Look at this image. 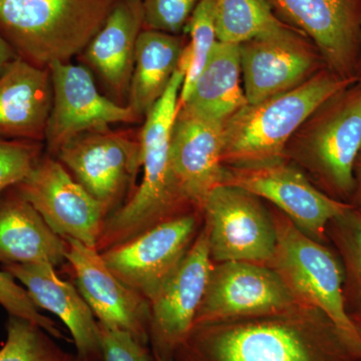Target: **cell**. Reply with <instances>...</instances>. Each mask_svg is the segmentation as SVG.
I'll list each match as a JSON object with an SVG mask.
<instances>
[{"mask_svg":"<svg viewBox=\"0 0 361 361\" xmlns=\"http://www.w3.org/2000/svg\"><path fill=\"white\" fill-rule=\"evenodd\" d=\"M356 78H357L358 80H361V47L360 58H358L357 71H356Z\"/></svg>","mask_w":361,"mask_h":361,"instance_id":"d590c367","label":"cell"},{"mask_svg":"<svg viewBox=\"0 0 361 361\" xmlns=\"http://www.w3.org/2000/svg\"><path fill=\"white\" fill-rule=\"evenodd\" d=\"M326 234L343 267V293L348 312L361 302V213L351 206L330 221Z\"/></svg>","mask_w":361,"mask_h":361,"instance_id":"484cf974","label":"cell"},{"mask_svg":"<svg viewBox=\"0 0 361 361\" xmlns=\"http://www.w3.org/2000/svg\"><path fill=\"white\" fill-rule=\"evenodd\" d=\"M285 25L314 44L329 70L357 80L361 0H268Z\"/></svg>","mask_w":361,"mask_h":361,"instance_id":"5bb4252c","label":"cell"},{"mask_svg":"<svg viewBox=\"0 0 361 361\" xmlns=\"http://www.w3.org/2000/svg\"><path fill=\"white\" fill-rule=\"evenodd\" d=\"M349 317L355 325L356 331L361 337V302L348 311Z\"/></svg>","mask_w":361,"mask_h":361,"instance_id":"e575fe53","label":"cell"},{"mask_svg":"<svg viewBox=\"0 0 361 361\" xmlns=\"http://www.w3.org/2000/svg\"><path fill=\"white\" fill-rule=\"evenodd\" d=\"M68 245L42 219L16 186L0 194V263H49L66 260Z\"/></svg>","mask_w":361,"mask_h":361,"instance_id":"7402d4cb","label":"cell"},{"mask_svg":"<svg viewBox=\"0 0 361 361\" xmlns=\"http://www.w3.org/2000/svg\"><path fill=\"white\" fill-rule=\"evenodd\" d=\"M202 0H142L144 28L180 35Z\"/></svg>","mask_w":361,"mask_h":361,"instance_id":"4dcf8cb0","label":"cell"},{"mask_svg":"<svg viewBox=\"0 0 361 361\" xmlns=\"http://www.w3.org/2000/svg\"><path fill=\"white\" fill-rule=\"evenodd\" d=\"M47 68L52 104L44 142L49 155H56L66 142L85 133L141 120L128 104L102 94L87 66L56 61Z\"/></svg>","mask_w":361,"mask_h":361,"instance_id":"8fae6325","label":"cell"},{"mask_svg":"<svg viewBox=\"0 0 361 361\" xmlns=\"http://www.w3.org/2000/svg\"><path fill=\"white\" fill-rule=\"evenodd\" d=\"M102 361H155L153 351L133 334L101 326Z\"/></svg>","mask_w":361,"mask_h":361,"instance_id":"1f68e13d","label":"cell"},{"mask_svg":"<svg viewBox=\"0 0 361 361\" xmlns=\"http://www.w3.org/2000/svg\"><path fill=\"white\" fill-rule=\"evenodd\" d=\"M202 226L200 211H191L106 249L102 257L123 283L149 303L180 267Z\"/></svg>","mask_w":361,"mask_h":361,"instance_id":"9c48e42d","label":"cell"},{"mask_svg":"<svg viewBox=\"0 0 361 361\" xmlns=\"http://www.w3.org/2000/svg\"><path fill=\"white\" fill-rule=\"evenodd\" d=\"M0 305L9 315L23 318L39 325L56 339L68 341L56 322L39 312L27 292L6 271H0Z\"/></svg>","mask_w":361,"mask_h":361,"instance_id":"f546056e","label":"cell"},{"mask_svg":"<svg viewBox=\"0 0 361 361\" xmlns=\"http://www.w3.org/2000/svg\"><path fill=\"white\" fill-rule=\"evenodd\" d=\"M155 361H164V360H161V358L156 357V356H155Z\"/></svg>","mask_w":361,"mask_h":361,"instance_id":"8d00e7d4","label":"cell"},{"mask_svg":"<svg viewBox=\"0 0 361 361\" xmlns=\"http://www.w3.org/2000/svg\"><path fill=\"white\" fill-rule=\"evenodd\" d=\"M49 263L2 265L23 285L39 310L58 316L70 330L82 361H102L101 329L84 297L70 282L61 279Z\"/></svg>","mask_w":361,"mask_h":361,"instance_id":"d6986e66","label":"cell"},{"mask_svg":"<svg viewBox=\"0 0 361 361\" xmlns=\"http://www.w3.org/2000/svg\"><path fill=\"white\" fill-rule=\"evenodd\" d=\"M42 157V142L0 139V194L16 186Z\"/></svg>","mask_w":361,"mask_h":361,"instance_id":"f1b7e54d","label":"cell"},{"mask_svg":"<svg viewBox=\"0 0 361 361\" xmlns=\"http://www.w3.org/2000/svg\"><path fill=\"white\" fill-rule=\"evenodd\" d=\"M116 0H0V37L39 68L80 56Z\"/></svg>","mask_w":361,"mask_h":361,"instance_id":"277c9868","label":"cell"},{"mask_svg":"<svg viewBox=\"0 0 361 361\" xmlns=\"http://www.w3.org/2000/svg\"><path fill=\"white\" fill-rule=\"evenodd\" d=\"M16 188L59 237L97 247L106 221L103 206L54 156L42 155Z\"/></svg>","mask_w":361,"mask_h":361,"instance_id":"7c38bea8","label":"cell"},{"mask_svg":"<svg viewBox=\"0 0 361 361\" xmlns=\"http://www.w3.org/2000/svg\"><path fill=\"white\" fill-rule=\"evenodd\" d=\"M54 337L35 323L9 315L0 361H82L63 350Z\"/></svg>","mask_w":361,"mask_h":361,"instance_id":"4316f807","label":"cell"},{"mask_svg":"<svg viewBox=\"0 0 361 361\" xmlns=\"http://www.w3.org/2000/svg\"><path fill=\"white\" fill-rule=\"evenodd\" d=\"M18 58L13 49L0 37V75L11 61Z\"/></svg>","mask_w":361,"mask_h":361,"instance_id":"836d02e7","label":"cell"},{"mask_svg":"<svg viewBox=\"0 0 361 361\" xmlns=\"http://www.w3.org/2000/svg\"><path fill=\"white\" fill-rule=\"evenodd\" d=\"M222 184L241 188L269 202L304 234L325 245L329 243L330 221L351 207L323 193L287 158L241 167L225 166Z\"/></svg>","mask_w":361,"mask_h":361,"instance_id":"ba28073f","label":"cell"},{"mask_svg":"<svg viewBox=\"0 0 361 361\" xmlns=\"http://www.w3.org/2000/svg\"><path fill=\"white\" fill-rule=\"evenodd\" d=\"M185 73L184 66L179 63L165 94L145 116L139 134L142 180L127 203L104 221L96 247L99 252L127 241L163 221L194 211L178 193L170 158L171 135L179 110Z\"/></svg>","mask_w":361,"mask_h":361,"instance_id":"7a4b0ae2","label":"cell"},{"mask_svg":"<svg viewBox=\"0 0 361 361\" xmlns=\"http://www.w3.org/2000/svg\"><path fill=\"white\" fill-rule=\"evenodd\" d=\"M248 104H256L302 84L315 75L318 59L305 37L285 26L239 44Z\"/></svg>","mask_w":361,"mask_h":361,"instance_id":"e0dca14e","label":"cell"},{"mask_svg":"<svg viewBox=\"0 0 361 361\" xmlns=\"http://www.w3.org/2000/svg\"><path fill=\"white\" fill-rule=\"evenodd\" d=\"M356 80L329 70L319 71L294 89L246 104L223 123L224 166L241 167L285 158L289 142L303 123Z\"/></svg>","mask_w":361,"mask_h":361,"instance_id":"3957f363","label":"cell"},{"mask_svg":"<svg viewBox=\"0 0 361 361\" xmlns=\"http://www.w3.org/2000/svg\"><path fill=\"white\" fill-rule=\"evenodd\" d=\"M66 261L78 289L97 322L106 329L123 330L149 343V303L111 272L96 247L66 239Z\"/></svg>","mask_w":361,"mask_h":361,"instance_id":"ac0fdd59","label":"cell"},{"mask_svg":"<svg viewBox=\"0 0 361 361\" xmlns=\"http://www.w3.org/2000/svg\"><path fill=\"white\" fill-rule=\"evenodd\" d=\"M302 303L267 265L214 263L195 325L275 314Z\"/></svg>","mask_w":361,"mask_h":361,"instance_id":"30bf717a","label":"cell"},{"mask_svg":"<svg viewBox=\"0 0 361 361\" xmlns=\"http://www.w3.org/2000/svg\"><path fill=\"white\" fill-rule=\"evenodd\" d=\"M214 262L202 226L175 274L149 302V342L154 356L172 361L194 327Z\"/></svg>","mask_w":361,"mask_h":361,"instance_id":"9a60e30c","label":"cell"},{"mask_svg":"<svg viewBox=\"0 0 361 361\" xmlns=\"http://www.w3.org/2000/svg\"><path fill=\"white\" fill-rule=\"evenodd\" d=\"M185 45L180 35L147 28L140 33L128 97V106L140 118H145L165 94Z\"/></svg>","mask_w":361,"mask_h":361,"instance_id":"603a6c76","label":"cell"},{"mask_svg":"<svg viewBox=\"0 0 361 361\" xmlns=\"http://www.w3.org/2000/svg\"><path fill=\"white\" fill-rule=\"evenodd\" d=\"M224 128L180 106L171 135V167L176 188L189 208L200 211L208 194L224 179Z\"/></svg>","mask_w":361,"mask_h":361,"instance_id":"2e32d148","label":"cell"},{"mask_svg":"<svg viewBox=\"0 0 361 361\" xmlns=\"http://www.w3.org/2000/svg\"><path fill=\"white\" fill-rule=\"evenodd\" d=\"M200 212L214 263L242 261L269 266L277 233L270 210L260 198L222 184L208 194Z\"/></svg>","mask_w":361,"mask_h":361,"instance_id":"52a82bcc","label":"cell"},{"mask_svg":"<svg viewBox=\"0 0 361 361\" xmlns=\"http://www.w3.org/2000/svg\"><path fill=\"white\" fill-rule=\"evenodd\" d=\"M142 30V0H116L101 30L80 54L116 103L127 104L135 47Z\"/></svg>","mask_w":361,"mask_h":361,"instance_id":"ffe728a7","label":"cell"},{"mask_svg":"<svg viewBox=\"0 0 361 361\" xmlns=\"http://www.w3.org/2000/svg\"><path fill=\"white\" fill-rule=\"evenodd\" d=\"M361 149V80L327 99L289 142L285 158L336 200L349 203Z\"/></svg>","mask_w":361,"mask_h":361,"instance_id":"5b68a950","label":"cell"},{"mask_svg":"<svg viewBox=\"0 0 361 361\" xmlns=\"http://www.w3.org/2000/svg\"><path fill=\"white\" fill-rule=\"evenodd\" d=\"M56 156L106 215L122 200L141 169L139 137L110 128L78 135Z\"/></svg>","mask_w":361,"mask_h":361,"instance_id":"4fadbf2b","label":"cell"},{"mask_svg":"<svg viewBox=\"0 0 361 361\" xmlns=\"http://www.w3.org/2000/svg\"><path fill=\"white\" fill-rule=\"evenodd\" d=\"M241 78L239 44L218 42L186 103L180 106L224 123L248 104Z\"/></svg>","mask_w":361,"mask_h":361,"instance_id":"cb8c5ba5","label":"cell"},{"mask_svg":"<svg viewBox=\"0 0 361 361\" xmlns=\"http://www.w3.org/2000/svg\"><path fill=\"white\" fill-rule=\"evenodd\" d=\"M277 246L269 264L300 302L313 306L334 322L361 361V337L346 308L341 259L329 246L311 239L278 209H270Z\"/></svg>","mask_w":361,"mask_h":361,"instance_id":"8992f818","label":"cell"},{"mask_svg":"<svg viewBox=\"0 0 361 361\" xmlns=\"http://www.w3.org/2000/svg\"><path fill=\"white\" fill-rule=\"evenodd\" d=\"M51 104L49 68L14 59L0 75V139L44 142Z\"/></svg>","mask_w":361,"mask_h":361,"instance_id":"44dd1931","label":"cell"},{"mask_svg":"<svg viewBox=\"0 0 361 361\" xmlns=\"http://www.w3.org/2000/svg\"><path fill=\"white\" fill-rule=\"evenodd\" d=\"M218 42L241 44L284 28L268 0H214Z\"/></svg>","mask_w":361,"mask_h":361,"instance_id":"d4e9b609","label":"cell"},{"mask_svg":"<svg viewBox=\"0 0 361 361\" xmlns=\"http://www.w3.org/2000/svg\"><path fill=\"white\" fill-rule=\"evenodd\" d=\"M172 361H360L334 322L299 303L275 314L195 325Z\"/></svg>","mask_w":361,"mask_h":361,"instance_id":"6da1fadb","label":"cell"},{"mask_svg":"<svg viewBox=\"0 0 361 361\" xmlns=\"http://www.w3.org/2000/svg\"><path fill=\"white\" fill-rule=\"evenodd\" d=\"M353 177H355V189L349 204L361 213V149L355 161Z\"/></svg>","mask_w":361,"mask_h":361,"instance_id":"d6a6232c","label":"cell"},{"mask_svg":"<svg viewBox=\"0 0 361 361\" xmlns=\"http://www.w3.org/2000/svg\"><path fill=\"white\" fill-rule=\"evenodd\" d=\"M186 28L189 30L190 42L185 45L180 58L186 66V73L180 87L179 106L186 103L195 82L218 42L214 0H202L190 18Z\"/></svg>","mask_w":361,"mask_h":361,"instance_id":"83f0119b","label":"cell"}]
</instances>
